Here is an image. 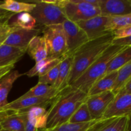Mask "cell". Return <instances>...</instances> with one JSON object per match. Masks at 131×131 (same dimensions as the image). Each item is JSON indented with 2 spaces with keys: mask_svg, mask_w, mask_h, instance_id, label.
Returning a JSON list of instances; mask_svg holds the SVG:
<instances>
[{
  "mask_svg": "<svg viewBox=\"0 0 131 131\" xmlns=\"http://www.w3.org/2000/svg\"><path fill=\"white\" fill-rule=\"evenodd\" d=\"M99 3L100 0H58L67 19L75 23L101 15Z\"/></svg>",
  "mask_w": 131,
  "mask_h": 131,
  "instance_id": "cell-4",
  "label": "cell"
},
{
  "mask_svg": "<svg viewBox=\"0 0 131 131\" xmlns=\"http://www.w3.org/2000/svg\"><path fill=\"white\" fill-rule=\"evenodd\" d=\"M117 94H131V80L119 91Z\"/></svg>",
  "mask_w": 131,
  "mask_h": 131,
  "instance_id": "cell-35",
  "label": "cell"
},
{
  "mask_svg": "<svg viewBox=\"0 0 131 131\" xmlns=\"http://www.w3.org/2000/svg\"><path fill=\"white\" fill-rule=\"evenodd\" d=\"M55 97H44V98H37V97L23 98L20 97L13 102H8V104L2 109L5 111H20L21 110L30 108L34 106H40L46 109L47 106H51Z\"/></svg>",
  "mask_w": 131,
  "mask_h": 131,
  "instance_id": "cell-14",
  "label": "cell"
},
{
  "mask_svg": "<svg viewBox=\"0 0 131 131\" xmlns=\"http://www.w3.org/2000/svg\"><path fill=\"white\" fill-rule=\"evenodd\" d=\"M59 92L60 91L54 88L53 86L38 83L37 85L31 88L29 91L22 95L21 97H55Z\"/></svg>",
  "mask_w": 131,
  "mask_h": 131,
  "instance_id": "cell-23",
  "label": "cell"
},
{
  "mask_svg": "<svg viewBox=\"0 0 131 131\" xmlns=\"http://www.w3.org/2000/svg\"><path fill=\"white\" fill-rule=\"evenodd\" d=\"M35 7L29 14L37 23L44 26L63 24L67 17L58 1H35Z\"/></svg>",
  "mask_w": 131,
  "mask_h": 131,
  "instance_id": "cell-5",
  "label": "cell"
},
{
  "mask_svg": "<svg viewBox=\"0 0 131 131\" xmlns=\"http://www.w3.org/2000/svg\"><path fill=\"white\" fill-rule=\"evenodd\" d=\"M90 114L86 102H84L72 115L68 123L70 124H82L92 122Z\"/></svg>",
  "mask_w": 131,
  "mask_h": 131,
  "instance_id": "cell-30",
  "label": "cell"
},
{
  "mask_svg": "<svg viewBox=\"0 0 131 131\" xmlns=\"http://www.w3.org/2000/svg\"><path fill=\"white\" fill-rule=\"evenodd\" d=\"M118 76V71L104 75L93 84L88 93V96L99 94L107 91H112Z\"/></svg>",
  "mask_w": 131,
  "mask_h": 131,
  "instance_id": "cell-18",
  "label": "cell"
},
{
  "mask_svg": "<svg viewBox=\"0 0 131 131\" xmlns=\"http://www.w3.org/2000/svg\"><path fill=\"white\" fill-rule=\"evenodd\" d=\"M131 80V61L118 70V76L112 92L115 95Z\"/></svg>",
  "mask_w": 131,
  "mask_h": 131,
  "instance_id": "cell-27",
  "label": "cell"
},
{
  "mask_svg": "<svg viewBox=\"0 0 131 131\" xmlns=\"http://www.w3.org/2000/svg\"><path fill=\"white\" fill-rule=\"evenodd\" d=\"M109 17L97 15L86 20L77 23L78 25L84 30L89 40L95 39L108 34L106 29V25Z\"/></svg>",
  "mask_w": 131,
  "mask_h": 131,
  "instance_id": "cell-10",
  "label": "cell"
},
{
  "mask_svg": "<svg viewBox=\"0 0 131 131\" xmlns=\"http://www.w3.org/2000/svg\"><path fill=\"white\" fill-rule=\"evenodd\" d=\"M67 39V56H72L81 46L90 40L88 36L78 24L70 20H65L62 24Z\"/></svg>",
  "mask_w": 131,
  "mask_h": 131,
  "instance_id": "cell-7",
  "label": "cell"
},
{
  "mask_svg": "<svg viewBox=\"0 0 131 131\" xmlns=\"http://www.w3.org/2000/svg\"><path fill=\"white\" fill-rule=\"evenodd\" d=\"M113 34L114 37L113 40L131 37V24L125 26L117 30H115V31L113 32Z\"/></svg>",
  "mask_w": 131,
  "mask_h": 131,
  "instance_id": "cell-33",
  "label": "cell"
},
{
  "mask_svg": "<svg viewBox=\"0 0 131 131\" xmlns=\"http://www.w3.org/2000/svg\"><path fill=\"white\" fill-rule=\"evenodd\" d=\"M61 63V62H60ZM60 63L55 67L51 69L50 71L46 73L42 76L38 78V83H43V84H49V85L53 86L57 79L58 75L59 68H60Z\"/></svg>",
  "mask_w": 131,
  "mask_h": 131,
  "instance_id": "cell-32",
  "label": "cell"
},
{
  "mask_svg": "<svg viewBox=\"0 0 131 131\" xmlns=\"http://www.w3.org/2000/svg\"><path fill=\"white\" fill-rule=\"evenodd\" d=\"M130 3H131V0H130Z\"/></svg>",
  "mask_w": 131,
  "mask_h": 131,
  "instance_id": "cell-42",
  "label": "cell"
},
{
  "mask_svg": "<svg viewBox=\"0 0 131 131\" xmlns=\"http://www.w3.org/2000/svg\"><path fill=\"white\" fill-rule=\"evenodd\" d=\"M101 15L115 16L131 14L130 0H100Z\"/></svg>",
  "mask_w": 131,
  "mask_h": 131,
  "instance_id": "cell-13",
  "label": "cell"
},
{
  "mask_svg": "<svg viewBox=\"0 0 131 131\" xmlns=\"http://www.w3.org/2000/svg\"><path fill=\"white\" fill-rule=\"evenodd\" d=\"M1 125H0V130H1Z\"/></svg>",
  "mask_w": 131,
  "mask_h": 131,
  "instance_id": "cell-41",
  "label": "cell"
},
{
  "mask_svg": "<svg viewBox=\"0 0 131 131\" xmlns=\"http://www.w3.org/2000/svg\"><path fill=\"white\" fill-rule=\"evenodd\" d=\"M38 129L35 127L33 125L30 123V122L28 120V117L26 118L25 124H24V131H37Z\"/></svg>",
  "mask_w": 131,
  "mask_h": 131,
  "instance_id": "cell-37",
  "label": "cell"
},
{
  "mask_svg": "<svg viewBox=\"0 0 131 131\" xmlns=\"http://www.w3.org/2000/svg\"><path fill=\"white\" fill-rule=\"evenodd\" d=\"M113 39V34L110 33L99 38L90 40L75 51L72 55L73 61L67 79L68 86L71 85L100 57L112 44Z\"/></svg>",
  "mask_w": 131,
  "mask_h": 131,
  "instance_id": "cell-2",
  "label": "cell"
},
{
  "mask_svg": "<svg viewBox=\"0 0 131 131\" xmlns=\"http://www.w3.org/2000/svg\"><path fill=\"white\" fill-rule=\"evenodd\" d=\"M87 131H129V117H102L94 120Z\"/></svg>",
  "mask_w": 131,
  "mask_h": 131,
  "instance_id": "cell-11",
  "label": "cell"
},
{
  "mask_svg": "<svg viewBox=\"0 0 131 131\" xmlns=\"http://www.w3.org/2000/svg\"><path fill=\"white\" fill-rule=\"evenodd\" d=\"M116 95L112 91H107L99 94L88 96L85 102L88 106L92 120L102 118Z\"/></svg>",
  "mask_w": 131,
  "mask_h": 131,
  "instance_id": "cell-8",
  "label": "cell"
},
{
  "mask_svg": "<svg viewBox=\"0 0 131 131\" xmlns=\"http://www.w3.org/2000/svg\"><path fill=\"white\" fill-rule=\"evenodd\" d=\"M15 14L7 12L0 13V46H2L10 34L14 26L10 25L9 20Z\"/></svg>",
  "mask_w": 131,
  "mask_h": 131,
  "instance_id": "cell-29",
  "label": "cell"
},
{
  "mask_svg": "<svg viewBox=\"0 0 131 131\" xmlns=\"http://www.w3.org/2000/svg\"><path fill=\"white\" fill-rule=\"evenodd\" d=\"M131 61V46H127L114 57L109 64L104 75L114 71H118L122 67Z\"/></svg>",
  "mask_w": 131,
  "mask_h": 131,
  "instance_id": "cell-25",
  "label": "cell"
},
{
  "mask_svg": "<svg viewBox=\"0 0 131 131\" xmlns=\"http://www.w3.org/2000/svg\"><path fill=\"white\" fill-rule=\"evenodd\" d=\"M37 21L29 13L23 12L16 15L14 21L10 25L26 29H35Z\"/></svg>",
  "mask_w": 131,
  "mask_h": 131,
  "instance_id": "cell-28",
  "label": "cell"
},
{
  "mask_svg": "<svg viewBox=\"0 0 131 131\" xmlns=\"http://www.w3.org/2000/svg\"><path fill=\"white\" fill-rule=\"evenodd\" d=\"M14 67H15V65H12L3 68H1L0 69V79H1L3 77L5 76L6 74L10 72V71H12L14 69Z\"/></svg>",
  "mask_w": 131,
  "mask_h": 131,
  "instance_id": "cell-36",
  "label": "cell"
},
{
  "mask_svg": "<svg viewBox=\"0 0 131 131\" xmlns=\"http://www.w3.org/2000/svg\"><path fill=\"white\" fill-rule=\"evenodd\" d=\"M19 111L25 113L28 120L37 129H46L47 125L48 111L40 106H34L30 108L24 109Z\"/></svg>",
  "mask_w": 131,
  "mask_h": 131,
  "instance_id": "cell-16",
  "label": "cell"
},
{
  "mask_svg": "<svg viewBox=\"0 0 131 131\" xmlns=\"http://www.w3.org/2000/svg\"><path fill=\"white\" fill-rule=\"evenodd\" d=\"M112 44L118 45V46H131V37L120 38V39L113 40L112 42Z\"/></svg>",
  "mask_w": 131,
  "mask_h": 131,
  "instance_id": "cell-34",
  "label": "cell"
},
{
  "mask_svg": "<svg viewBox=\"0 0 131 131\" xmlns=\"http://www.w3.org/2000/svg\"><path fill=\"white\" fill-rule=\"evenodd\" d=\"M62 58H53L51 57H47L46 58L36 63L35 66L32 69L28 70L23 75H26L29 78L33 76H42L54 67L58 65L61 62Z\"/></svg>",
  "mask_w": 131,
  "mask_h": 131,
  "instance_id": "cell-21",
  "label": "cell"
},
{
  "mask_svg": "<svg viewBox=\"0 0 131 131\" xmlns=\"http://www.w3.org/2000/svg\"><path fill=\"white\" fill-rule=\"evenodd\" d=\"M131 24V14L124 15H115L108 17L106 25L107 31L113 33L115 30L120 29L125 26Z\"/></svg>",
  "mask_w": 131,
  "mask_h": 131,
  "instance_id": "cell-26",
  "label": "cell"
},
{
  "mask_svg": "<svg viewBox=\"0 0 131 131\" xmlns=\"http://www.w3.org/2000/svg\"><path fill=\"white\" fill-rule=\"evenodd\" d=\"M35 7L34 3L18 2L13 0H6L3 2H0V10L13 13L20 14L23 12L30 13Z\"/></svg>",
  "mask_w": 131,
  "mask_h": 131,
  "instance_id": "cell-24",
  "label": "cell"
},
{
  "mask_svg": "<svg viewBox=\"0 0 131 131\" xmlns=\"http://www.w3.org/2000/svg\"><path fill=\"white\" fill-rule=\"evenodd\" d=\"M88 94L69 85L61 90L48 110L46 129H51L68 123L73 114L85 102Z\"/></svg>",
  "mask_w": 131,
  "mask_h": 131,
  "instance_id": "cell-1",
  "label": "cell"
},
{
  "mask_svg": "<svg viewBox=\"0 0 131 131\" xmlns=\"http://www.w3.org/2000/svg\"><path fill=\"white\" fill-rule=\"evenodd\" d=\"M26 52V51L8 45L0 46V69L15 65Z\"/></svg>",
  "mask_w": 131,
  "mask_h": 131,
  "instance_id": "cell-15",
  "label": "cell"
},
{
  "mask_svg": "<svg viewBox=\"0 0 131 131\" xmlns=\"http://www.w3.org/2000/svg\"><path fill=\"white\" fill-rule=\"evenodd\" d=\"M36 63L47 57V50L46 41L43 37L37 36L29 42L27 52Z\"/></svg>",
  "mask_w": 131,
  "mask_h": 131,
  "instance_id": "cell-19",
  "label": "cell"
},
{
  "mask_svg": "<svg viewBox=\"0 0 131 131\" xmlns=\"http://www.w3.org/2000/svg\"><path fill=\"white\" fill-rule=\"evenodd\" d=\"M126 47L125 46L111 44L105 50L100 57L70 86L78 88L88 94L93 84L104 75L112 59Z\"/></svg>",
  "mask_w": 131,
  "mask_h": 131,
  "instance_id": "cell-3",
  "label": "cell"
},
{
  "mask_svg": "<svg viewBox=\"0 0 131 131\" xmlns=\"http://www.w3.org/2000/svg\"><path fill=\"white\" fill-rule=\"evenodd\" d=\"M10 112L11 111H5V110H3L2 108H0V125L3 122V121L6 118V116L10 113Z\"/></svg>",
  "mask_w": 131,
  "mask_h": 131,
  "instance_id": "cell-38",
  "label": "cell"
},
{
  "mask_svg": "<svg viewBox=\"0 0 131 131\" xmlns=\"http://www.w3.org/2000/svg\"><path fill=\"white\" fill-rule=\"evenodd\" d=\"M131 116V94H117L104 114V118Z\"/></svg>",
  "mask_w": 131,
  "mask_h": 131,
  "instance_id": "cell-12",
  "label": "cell"
},
{
  "mask_svg": "<svg viewBox=\"0 0 131 131\" xmlns=\"http://www.w3.org/2000/svg\"><path fill=\"white\" fill-rule=\"evenodd\" d=\"M0 131H10V130H5V129H1V130H0Z\"/></svg>",
  "mask_w": 131,
  "mask_h": 131,
  "instance_id": "cell-40",
  "label": "cell"
},
{
  "mask_svg": "<svg viewBox=\"0 0 131 131\" xmlns=\"http://www.w3.org/2000/svg\"><path fill=\"white\" fill-rule=\"evenodd\" d=\"M93 121L82 124H67L55 127L51 129H38L37 131H87L90 125L93 124Z\"/></svg>",
  "mask_w": 131,
  "mask_h": 131,
  "instance_id": "cell-31",
  "label": "cell"
},
{
  "mask_svg": "<svg viewBox=\"0 0 131 131\" xmlns=\"http://www.w3.org/2000/svg\"><path fill=\"white\" fill-rule=\"evenodd\" d=\"M26 114L21 111H11L1 124V129L10 131H24Z\"/></svg>",
  "mask_w": 131,
  "mask_h": 131,
  "instance_id": "cell-20",
  "label": "cell"
},
{
  "mask_svg": "<svg viewBox=\"0 0 131 131\" xmlns=\"http://www.w3.org/2000/svg\"><path fill=\"white\" fill-rule=\"evenodd\" d=\"M43 37L46 43L47 57L62 58L67 53V46L62 24L43 27Z\"/></svg>",
  "mask_w": 131,
  "mask_h": 131,
  "instance_id": "cell-6",
  "label": "cell"
},
{
  "mask_svg": "<svg viewBox=\"0 0 131 131\" xmlns=\"http://www.w3.org/2000/svg\"><path fill=\"white\" fill-rule=\"evenodd\" d=\"M40 29H26L14 26V29L10 33L3 44L12 46L26 51L30 41L34 37L38 36Z\"/></svg>",
  "mask_w": 131,
  "mask_h": 131,
  "instance_id": "cell-9",
  "label": "cell"
},
{
  "mask_svg": "<svg viewBox=\"0 0 131 131\" xmlns=\"http://www.w3.org/2000/svg\"><path fill=\"white\" fill-rule=\"evenodd\" d=\"M23 75L17 70H12L0 79V108H3L8 104L7 97L14 82Z\"/></svg>",
  "mask_w": 131,
  "mask_h": 131,
  "instance_id": "cell-17",
  "label": "cell"
},
{
  "mask_svg": "<svg viewBox=\"0 0 131 131\" xmlns=\"http://www.w3.org/2000/svg\"><path fill=\"white\" fill-rule=\"evenodd\" d=\"M73 61L72 56H67L62 58L59 68L58 75L54 84V88L60 91L67 86V79L71 69Z\"/></svg>",
  "mask_w": 131,
  "mask_h": 131,
  "instance_id": "cell-22",
  "label": "cell"
},
{
  "mask_svg": "<svg viewBox=\"0 0 131 131\" xmlns=\"http://www.w3.org/2000/svg\"><path fill=\"white\" fill-rule=\"evenodd\" d=\"M129 131H131V116L129 117Z\"/></svg>",
  "mask_w": 131,
  "mask_h": 131,
  "instance_id": "cell-39",
  "label": "cell"
}]
</instances>
